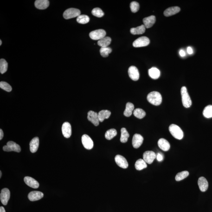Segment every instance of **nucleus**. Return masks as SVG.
I'll return each instance as SVG.
<instances>
[{
	"label": "nucleus",
	"instance_id": "obj_1",
	"mask_svg": "<svg viewBox=\"0 0 212 212\" xmlns=\"http://www.w3.org/2000/svg\"><path fill=\"white\" fill-rule=\"evenodd\" d=\"M148 101L156 106L160 105L162 102V97L159 92L153 91L150 92L147 96Z\"/></svg>",
	"mask_w": 212,
	"mask_h": 212
},
{
	"label": "nucleus",
	"instance_id": "obj_2",
	"mask_svg": "<svg viewBox=\"0 0 212 212\" xmlns=\"http://www.w3.org/2000/svg\"><path fill=\"white\" fill-rule=\"evenodd\" d=\"M169 131L172 135L176 139L180 140L183 138V131L178 125L175 124H171L169 126Z\"/></svg>",
	"mask_w": 212,
	"mask_h": 212
},
{
	"label": "nucleus",
	"instance_id": "obj_3",
	"mask_svg": "<svg viewBox=\"0 0 212 212\" xmlns=\"http://www.w3.org/2000/svg\"><path fill=\"white\" fill-rule=\"evenodd\" d=\"M182 104L186 108L190 107L192 105V101L185 86H183L181 90Z\"/></svg>",
	"mask_w": 212,
	"mask_h": 212
},
{
	"label": "nucleus",
	"instance_id": "obj_4",
	"mask_svg": "<svg viewBox=\"0 0 212 212\" xmlns=\"http://www.w3.org/2000/svg\"><path fill=\"white\" fill-rule=\"evenodd\" d=\"M80 14V11L79 9L74 8H70L65 11L63 13V17L66 19H68L76 17H78Z\"/></svg>",
	"mask_w": 212,
	"mask_h": 212
},
{
	"label": "nucleus",
	"instance_id": "obj_5",
	"mask_svg": "<svg viewBox=\"0 0 212 212\" xmlns=\"http://www.w3.org/2000/svg\"><path fill=\"white\" fill-rule=\"evenodd\" d=\"M4 151L6 152L14 151L19 152L21 151V148L18 144L13 141H9L6 145L3 147Z\"/></svg>",
	"mask_w": 212,
	"mask_h": 212
},
{
	"label": "nucleus",
	"instance_id": "obj_6",
	"mask_svg": "<svg viewBox=\"0 0 212 212\" xmlns=\"http://www.w3.org/2000/svg\"><path fill=\"white\" fill-rule=\"evenodd\" d=\"M106 33L104 29H97L91 32L89 34L90 37L94 40H99L105 37Z\"/></svg>",
	"mask_w": 212,
	"mask_h": 212
},
{
	"label": "nucleus",
	"instance_id": "obj_7",
	"mask_svg": "<svg viewBox=\"0 0 212 212\" xmlns=\"http://www.w3.org/2000/svg\"><path fill=\"white\" fill-rule=\"evenodd\" d=\"M150 43V40L147 37L143 36L137 39L133 42L134 47L138 48L146 47L148 46Z\"/></svg>",
	"mask_w": 212,
	"mask_h": 212
},
{
	"label": "nucleus",
	"instance_id": "obj_8",
	"mask_svg": "<svg viewBox=\"0 0 212 212\" xmlns=\"http://www.w3.org/2000/svg\"><path fill=\"white\" fill-rule=\"evenodd\" d=\"M82 143L84 147L88 149L91 150L93 147V142L91 137L86 134H84L81 138Z\"/></svg>",
	"mask_w": 212,
	"mask_h": 212
},
{
	"label": "nucleus",
	"instance_id": "obj_9",
	"mask_svg": "<svg viewBox=\"0 0 212 212\" xmlns=\"http://www.w3.org/2000/svg\"><path fill=\"white\" fill-rule=\"evenodd\" d=\"M10 193L9 189L4 188L1 190L0 199L1 202L4 205H6L10 198Z\"/></svg>",
	"mask_w": 212,
	"mask_h": 212
},
{
	"label": "nucleus",
	"instance_id": "obj_10",
	"mask_svg": "<svg viewBox=\"0 0 212 212\" xmlns=\"http://www.w3.org/2000/svg\"><path fill=\"white\" fill-rule=\"evenodd\" d=\"M156 157V154L152 151H147L143 154V160L149 164L152 163Z\"/></svg>",
	"mask_w": 212,
	"mask_h": 212
},
{
	"label": "nucleus",
	"instance_id": "obj_11",
	"mask_svg": "<svg viewBox=\"0 0 212 212\" xmlns=\"http://www.w3.org/2000/svg\"><path fill=\"white\" fill-rule=\"evenodd\" d=\"M115 160L118 166L123 169H126L128 167V163L126 158L121 155H116L115 157Z\"/></svg>",
	"mask_w": 212,
	"mask_h": 212
},
{
	"label": "nucleus",
	"instance_id": "obj_12",
	"mask_svg": "<svg viewBox=\"0 0 212 212\" xmlns=\"http://www.w3.org/2000/svg\"><path fill=\"white\" fill-rule=\"evenodd\" d=\"M88 119L95 125L97 126L99 124V119L98 114L93 111H89L88 113Z\"/></svg>",
	"mask_w": 212,
	"mask_h": 212
},
{
	"label": "nucleus",
	"instance_id": "obj_13",
	"mask_svg": "<svg viewBox=\"0 0 212 212\" xmlns=\"http://www.w3.org/2000/svg\"><path fill=\"white\" fill-rule=\"evenodd\" d=\"M128 73L130 78L134 81L138 80L139 78V73L138 68L135 66H131L129 68Z\"/></svg>",
	"mask_w": 212,
	"mask_h": 212
},
{
	"label": "nucleus",
	"instance_id": "obj_14",
	"mask_svg": "<svg viewBox=\"0 0 212 212\" xmlns=\"http://www.w3.org/2000/svg\"><path fill=\"white\" fill-rule=\"evenodd\" d=\"M62 132L64 137L66 138H69L72 134V128L70 124L66 122L63 124Z\"/></svg>",
	"mask_w": 212,
	"mask_h": 212
},
{
	"label": "nucleus",
	"instance_id": "obj_15",
	"mask_svg": "<svg viewBox=\"0 0 212 212\" xmlns=\"http://www.w3.org/2000/svg\"><path fill=\"white\" fill-rule=\"evenodd\" d=\"M143 141V138L140 134H136L133 136L132 144L134 148L138 149L141 146Z\"/></svg>",
	"mask_w": 212,
	"mask_h": 212
},
{
	"label": "nucleus",
	"instance_id": "obj_16",
	"mask_svg": "<svg viewBox=\"0 0 212 212\" xmlns=\"http://www.w3.org/2000/svg\"><path fill=\"white\" fill-rule=\"evenodd\" d=\"M44 196L43 193L38 191H33L29 193L28 195V198L31 201H38L42 198Z\"/></svg>",
	"mask_w": 212,
	"mask_h": 212
},
{
	"label": "nucleus",
	"instance_id": "obj_17",
	"mask_svg": "<svg viewBox=\"0 0 212 212\" xmlns=\"http://www.w3.org/2000/svg\"><path fill=\"white\" fill-rule=\"evenodd\" d=\"M24 181L26 184L31 188L37 189L39 187L40 184L37 181L32 178L29 176H26L24 177Z\"/></svg>",
	"mask_w": 212,
	"mask_h": 212
},
{
	"label": "nucleus",
	"instance_id": "obj_18",
	"mask_svg": "<svg viewBox=\"0 0 212 212\" xmlns=\"http://www.w3.org/2000/svg\"><path fill=\"white\" fill-rule=\"evenodd\" d=\"M156 17L154 15H151L148 17L144 18L143 19V22L145 28H149L152 27L156 22Z\"/></svg>",
	"mask_w": 212,
	"mask_h": 212
},
{
	"label": "nucleus",
	"instance_id": "obj_19",
	"mask_svg": "<svg viewBox=\"0 0 212 212\" xmlns=\"http://www.w3.org/2000/svg\"><path fill=\"white\" fill-rule=\"evenodd\" d=\"M198 183L199 188L201 191H206L208 188V182L205 178L200 177L198 179Z\"/></svg>",
	"mask_w": 212,
	"mask_h": 212
},
{
	"label": "nucleus",
	"instance_id": "obj_20",
	"mask_svg": "<svg viewBox=\"0 0 212 212\" xmlns=\"http://www.w3.org/2000/svg\"><path fill=\"white\" fill-rule=\"evenodd\" d=\"M40 141L38 137H36L33 138L29 143V149L32 153H35L37 151L39 146Z\"/></svg>",
	"mask_w": 212,
	"mask_h": 212
},
{
	"label": "nucleus",
	"instance_id": "obj_21",
	"mask_svg": "<svg viewBox=\"0 0 212 212\" xmlns=\"http://www.w3.org/2000/svg\"><path fill=\"white\" fill-rule=\"evenodd\" d=\"M35 6L37 9H47L49 6V1L48 0H37L35 2Z\"/></svg>",
	"mask_w": 212,
	"mask_h": 212
},
{
	"label": "nucleus",
	"instance_id": "obj_22",
	"mask_svg": "<svg viewBox=\"0 0 212 212\" xmlns=\"http://www.w3.org/2000/svg\"><path fill=\"white\" fill-rule=\"evenodd\" d=\"M158 145L160 149L164 151H167L170 148V144L169 142L164 138H161L158 141Z\"/></svg>",
	"mask_w": 212,
	"mask_h": 212
},
{
	"label": "nucleus",
	"instance_id": "obj_23",
	"mask_svg": "<svg viewBox=\"0 0 212 212\" xmlns=\"http://www.w3.org/2000/svg\"><path fill=\"white\" fill-rule=\"evenodd\" d=\"M180 8L178 6L170 7L166 9L164 12V15L166 17L171 16L179 12Z\"/></svg>",
	"mask_w": 212,
	"mask_h": 212
},
{
	"label": "nucleus",
	"instance_id": "obj_24",
	"mask_svg": "<svg viewBox=\"0 0 212 212\" xmlns=\"http://www.w3.org/2000/svg\"><path fill=\"white\" fill-rule=\"evenodd\" d=\"M111 115V111L108 110H102L100 111L98 114L99 121L102 122L105 119H107L109 118Z\"/></svg>",
	"mask_w": 212,
	"mask_h": 212
},
{
	"label": "nucleus",
	"instance_id": "obj_25",
	"mask_svg": "<svg viewBox=\"0 0 212 212\" xmlns=\"http://www.w3.org/2000/svg\"><path fill=\"white\" fill-rule=\"evenodd\" d=\"M149 74L152 79H158L160 75V72L157 68L152 67L149 69Z\"/></svg>",
	"mask_w": 212,
	"mask_h": 212
},
{
	"label": "nucleus",
	"instance_id": "obj_26",
	"mask_svg": "<svg viewBox=\"0 0 212 212\" xmlns=\"http://www.w3.org/2000/svg\"><path fill=\"white\" fill-rule=\"evenodd\" d=\"M134 106L132 103L128 102L126 104V108L124 112V116L130 117L132 115V112L134 110Z\"/></svg>",
	"mask_w": 212,
	"mask_h": 212
},
{
	"label": "nucleus",
	"instance_id": "obj_27",
	"mask_svg": "<svg viewBox=\"0 0 212 212\" xmlns=\"http://www.w3.org/2000/svg\"><path fill=\"white\" fill-rule=\"evenodd\" d=\"M145 31V27L144 25L137 27L132 28L130 30L131 34L133 35H139L144 33Z\"/></svg>",
	"mask_w": 212,
	"mask_h": 212
},
{
	"label": "nucleus",
	"instance_id": "obj_28",
	"mask_svg": "<svg viewBox=\"0 0 212 212\" xmlns=\"http://www.w3.org/2000/svg\"><path fill=\"white\" fill-rule=\"evenodd\" d=\"M111 42V39L109 37H106L103 38L101 40H99L98 42V45L101 47H108Z\"/></svg>",
	"mask_w": 212,
	"mask_h": 212
},
{
	"label": "nucleus",
	"instance_id": "obj_29",
	"mask_svg": "<svg viewBox=\"0 0 212 212\" xmlns=\"http://www.w3.org/2000/svg\"><path fill=\"white\" fill-rule=\"evenodd\" d=\"M135 167L137 170H141L147 167V163L142 159L137 160L135 164Z\"/></svg>",
	"mask_w": 212,
	"mask_h": 212
},
{
	"label": "nucleus",
	"instance_id": "obj_30",
	"mask_svg": "<svg viewBox=\"0 0 212 212\" xmlns=\"http://www.w3.org/2000/svg\"><path fill=\"white\" fill-rule=\"evenodd\" d=\"M121 135L120 141L121 143H125L127 142L129 137V134L125 128H122L121 130Z\"/></svg>",
	"mask_w": 212,
	"mask_h": 212
},
{
	"label": "nucleus",
	"instance_id": "obj_31",
	"mask_svg": "<svg viewBox=\"0 0 212 212\" xmlns=\"http://www.w3.org/2000/svg\"><path fill=\"white\" fill-rule=\"evenodd\" d=\"M117 132L115 129H112L108 130L106 132L105 137L108 140H111L116 136Z\"/></svg>",
	"mask_w": 212,
	"mask_h": 212
},
{
	"label": "nucleus",
	"instance_id": "obj_32",
	"mask_svg": "<svg viewBox=\"0 0 212 212\" xmlns=\"http://www.w3.org/2000/svg\"><path fill=\"white\" fill-rule=\"evenodd\" d=\"M133 114L134 116L138 119H141L144 118L146 115L145 111L141 109H135L134 111Z\"/></svg>",
	"mask_w": 212,
	"mask_h": 212
},
{
	"label": "nucleus",
	"instance_id": "obj_33",
	"mask_svg": "<svg viewBox=\"0 0 212 212\" xmlns=\"http://www.w3.org/2000/svg\"><path fill=\"white\" fill-rule=\"evenodd\" d=\"M203 114L206 118H212V105H209L206 106L203 110Z\"/></svg>",
	"mask_w": 212,
	"mask_h": 212
},
{
	"label": "nucleus",
	"instance_id": "obj_34",
	"mask_svg": "<svg viewBox=\"0 0 212 212\" xmlns=\"http://www.w3.org/2000/svg\"><path fill=\"white\" fill-rule=\"evenodd\" d=\"M90 21V18L88 16L85 15H80L77 17V21L79 23L85 24L88 23Z\"/></svg>",
	"mask_w": 212,
	"mask_h": 212
},
{
	"label": "nucleus",
	"instance_id": "obj_35",
	"mask_svg": "<svg viewBox=\"0 0 212 212\" xmlns=\"http://www.w3.org/2000/svg\"><path fill=\"white\" fill-rule=\"evenodd\" d=\"M8 64L4 59H1L0 60V72L2 74L5 73L8 69Z\"/></svg>",
	"mask_w": 212,
	"mask_h": 212
},
{
	"label": "nucleus",
	"instance_id": "obj_36",
	"mask_svg": "<svg viewBox=\"0 0 212 212\" xmlns=\"http://www.w3.org/2000/svg\"><path fill=\"white\" fill-rule=\"evenodd\" d=\"M189 175V172L187 171H183L179 172L176 175L175 177V180L176 181H180L186 178Z\"/></svg>",
	"mask_w": 212,
	"mask_h": 212
},
{
	"label": "nucleus",
	"instance_id": "obj_37",
	"mask_svg": "<svg viewBox=\"0 0 212 212\" xmlns=\"http://www.w3.org/2000/svg\"><path fill=\"white\" fill-rule=\"evenodd\" d=\"M112 51L111 48L109 47H101L100 50L101 55L104 57H107Z\"/></svg>",
	"mask_w": 212,
	"mask_h": 212
},
{
	"label": "nucleus",
	"instance_id": "obj_38",
	"mask_svg": "<svg viewBox=\"0 0 212 212\" xmlns=\"http://www.w3.org/2000/svg\"><path fill=\"white\" fill-rule=\"evenodd\" d=\"M92 14L94 16L98 17H101L103 16L104 14L100 8H96L92 10Z\"/></svg>",
	"mask_w": 212,
	"mask_h": 212
},
{
	"label": "nucleus",
	"instance_id": "obj_39",
	"mask_svg": "<svg viewBox=\"0 0 212 212\" xmlns=\"http://www.w3.org/2000/svg\"><path fill=\"white\" fill-rule=\"evenodd\" d=\"M0 87L7 92H10L12 91L11 86L6 82L1 81L0 82Z\"/></svg>",
	"mask_w": 212,
	"mask_h": 212
},
{
	"label": "nucleus",
	"instance_id": "obj_40",
	"mask_svg": "<svg viewBox=\"0 0 212 212\" xmlns=\"http://www.w3.org/2000/svg\"><path fill=\"white\" fill-rule=\"evenodd\" d=\"M130 8H131V11L132 12H137L139 10V4L135 1H133V2H131V4H130Z\"/></svg>",
	"mask_w": 212,
	"mask_h": 212
},
{
	"label": "nucleus",
	"instance_id": "obj_41",
	"mask_svg": "<svg viewBox=\"0 0 212 212\" xmlns=\"http://www.w3.org/2000/svg\"><path fill=\"white\" fill-rule=\"evenodd\" d=\"M156 157L158 162H161V161L163 160V155L162 154L160 153H158L157 154V155H156Z\"/></svg>",
	"mask_w": 212,
	"mask_h": 212
},
{
	"label": "nucleus",
	"instance_id": "obj_42",
	"mask_svg": "<svg viewBox=\"0 0 212 212\" xmlns=\"http://www.w3.org/2000/svg\"><path fill=\"white\" fill-rule=\"evenodd\" d=\"M187 52H188V54H190V55L192 54L193 53L192 48L190 47H188V49H187Z\"/></svg>",
	"mask_w": 212,
	"mask_h": 212
},
{
	"label": "nucleus",
	"instance_id": "obj_43",
	"mask_svg": "<svg viewBox=\"0 0 212 212\" xmlns=\"http://www.w3.org/2000/svg\"><path fill=\"white\" fill-rule=\"evenodd\" d=\"M179 54L180 56L182 57H184L185 55V52L183 50H181L180 51Z\"/></svg>",
	"mask_w": 212,
	"mask_h": 212
},
{
	"label": "nucleus",
	"instance_id": "obj_44",
	"mask_svg": "<svg viewBox=\"0 0 212 212\" xmlns=\"http://www.w3.org/2000/svg\"><path fill=\"white\" fill-rule=\"evenodd\" d=\"M4 137V133L2 130L1 129H0V140H2Z\"/></svg>",
	"mask_w": 212,
	"mask_h": 212
},
{
	"label": "nucleus",
	"instance_id": "obj_45",
	"mask_svg": "<svg viewBox=\"0 0 212 212\" xmlns=\"http://www.w3.org/2000/svg\"><path fill=\"white\" fill-rule=\"evenodd\" d=\"M0 212H6L4 208L3 207H1L0 208Z\"/></svg>",
	"mask_w": 212,
	"mask_h": 212
},
{
	"label": "nucleus",
	"instance_id": "obj_46",
	"mask_svg": "<svg viewBox=\"0 0 212 212\" xmlns=\"http://www.w3.org/2000/svg\"><path fill=\"white\" fill-rule=\"evenodd\" d=\"M1 176H2V172L1 171H0V178H1Z\"/></svg>",
	"mask_w": 212,
	"mask_h": 212
},
{
	"label": "nucleus",
	"instance_id": "obj_47",
	"mask_svg": "<svg viewBox=\"0 0 212 212\" xmlns=\"http://www.w3.org/2000/svg\"><path fill=\"white\" fill-rule=\"evenodd\" d=\"M2 41H1V40H0V45H2Z\"/></svg>",
	"mask_w": 212,
	"mask_h": 212
}]
</instances>
